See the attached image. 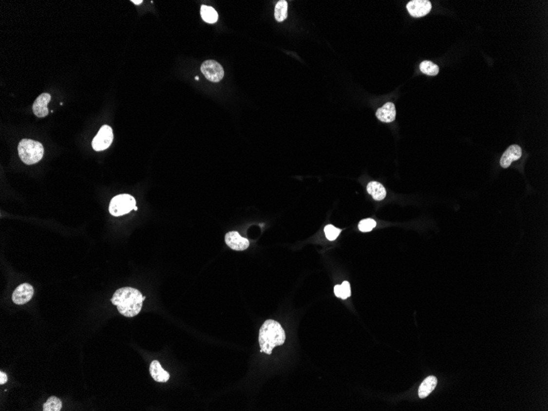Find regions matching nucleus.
I'll use <instances>...</instances> for the list:
<instances>
[{
	"mask_svg": "<svg viewBox=\"0 0 548 411\" xmlns=\"http://www.w3.org/2000/svg\"><path fill=\"white\" fill-rule=\"evenodd\" d=\"M145 299L146 297L136 289L122 287L115 292L111 301L117 306L121 315L125 317L132 318L140 312Z\"/></svg>",
	"mask_w": 548,
	"mask_h": 411,
	"instance_id": "nucleus-1",
	"label": "nucleus"
},
{
	"mask_svg": "<svg viewBox=\"0 0 548 411\" xmlns=\"http://www.w3.org/2000/svg\"><path fill=\"white\" fill-rule=\"evenodd\" d=\"M286 340V333L280 323L273 319L265 321L260 328L259 335L260 352L271 355L276 346H283Z\"/></svg>",
	"mask_w": 548,
	"mask_h": 411,
	"instance_id": "nucleus-2",
	"label": "nucleus"
},
{
	"mask_svg": "<svg viewBox=\"0 0 548 411\" xmlns=\"http://www.w3.org/2000/svg\"><path fill=\"white\" fill-rule=\"evenodd\" d=\"M18 149L21 161L27 165L37 164L44 156V147L42 144L30 139L21 140Z\"/></svg>",
	"mask_w": 548,
	"mask_h": 411,
	"instance_id": "nucleus-3",
	"label": "nucleus"
},
{
	"mask_svg": "<svg viewBox=\"0 0 548 411\" xmlns=\"http://www.w3.org/2000/svg\"><path fill=\"white\" fill-rule=\"evenodd\" d=\"M136 202L132 195L122 194L113 198L109 204V213L113 216L119 217L130 213L131 211L137 210Z\"/></svg>",
	"mask_w": 548,
	"mask_h": 411,
	"instance_id": "nucleus-4",
	"label": "nucleus"
},
{
	"mask_svg": "<svg viewBox=\"0 0 548 411\" xmlns=\"http://www.w3.org/2000/svg\"><path fill=\"white\" fill-rule=\"evenodd\" d=\"M113 141V129L109 126L104 125L99 129V132L92 141V147L95 151H103L109 148Z\"/></svg>",
	"mask_w": 548,
	"mask_h": 411,
	"instance_id": "nucleus-5",
	"label": "nucleus"
},
{
	"mask_svg": "<svg viewBox=\"0 0 548 411\" xmlns=\"http://www.w3.org/2000/svg\"><path fill=\"white\" fill-rule=\"evenodd\" d=\"M201 72L206 79L211 82H218L224 78V70L218 62L207 60L201 65Z\"/></svg>",
	"mask_w": 548,
	"mask_h": 411,
	"instance_id": "nucleus-6",
	"label": "nucleus"
},
{
	"mask_svg": "<svg viewBox=\"0 0 548 411\" xmlns=\"http://www.w3.org/2000/svg\"><path fill=\"white\" fill-rule=\"evenodd\" d=\"M406 8L414 18H422L430 13L432 3L429 0H412L406 5Z\"/></svg>",
	"mask_w": 548,
	"mask_h": 411,
	"instance_id": "nucleus-7",
	"label": "nucleus"
},
{
	"mask_svg": "<svg viewBox=\"0 0 548 411\" xmlns=\"http://www.w3.org/2000/svg\"><path fill=\"white\" fill-rule=\"evenodd\" d=\"M34 295L33 286L28 283L21 284L13 292V301L16 304H25L31 300Z\"/></svg>",
	"mask_w": 548,
	"mask_h": 411,
	"instance_id": "nucleus-8",
	"label": "nucleus"
},
{
	"mask_svg": "<svg viewBox=\"0 0 548 411\" xmlns=\"http://www.w3.org/2000/svg\"><path fill=\"white\" fill-rule=\"evenodd\" d=\"M225 242L229 247L237 251H242L249 247V242L237 232H230L225 236Z\"/></svg>",
	"mask_w": 548,
	"mask_h": 411,
	"instance_id": "nucleus-9",
	"label": "nucleus"
},
{
	"mask_svg": "<svg viewBox=\"0 0 548 411\" xmlns=\"http://www.w3.org/2000/svg\"><path fill=\"white\" fill-rule=\"evenodd\" d=\"M521 156H522V149L520 146L517 145L510 146L507 150L505 151L504 154H502L500 160L501 166L504 168H507L508 167L510 166V164L513 162L520 159Z\"/></svg>",
	"mask_w": 548,
	"mask_h": 411,
	"instance_id": "nucleus-10",
	"label": "nucleus"
},
{
	"mask_svg": "<svg viewBox=\"0 0 548 411\" xmlns=\"http://www.w3.org/2000/svg\"><path fill=\"white\" fill-rule=\"evenodd\" d=\"M50 100H51V95L50 94H47V93L40 94L35 100L32 110H33L34 114L37 117H44L49 114L48 104L50 103Z\"/></svg>",
	"mask_w": 548,
	"mask_h": 411,
	"instance_id": "nucleus-11",
	"label": "nucleus"
},
{
	"mask_svg": "<svg viewBox=\"0 0 548 411\" xmlns=\"http://www.w3.org/2000/svg\"><path fill=\"white\" fill-rule=\"evenodd\" d=\"M395 104L392 102H388L385 104L382 108H379L376 112L378 119L382 123H392L396 118Z\"/></svg>",
	"mask_w": 548,
	"mask_h": 411,
	"instance_id": "nucleus-12",
	"label": "nucleus"
},
{
	"mask_svg": "<svg viewBox=\"0 0 548 411\" xmlns=\"http://www.w3.org/2000/svg\"><path fill=\"white\" fill-rule=\"evenodd\" d=\"M150 372L153 380L158 383H166L170 377L169 373L162 368L158 360H153L150 366Z\"/></svg>",
	"mask_w": 548,
	"mask_h": 411,
	"instance_id": "nucleus-13",
	"label": "nucleus"
},
{
	"mask_svg": "<svg viewBox=\"0 0 548 411\" xmlns=\"http://www.w3.org/2000/svg\"><path fill=\"white\" fill-rule=\"evenodd\" d=\"M367 190L375 201H382L387 195V191L384 187L378 182H369L367 186Z\"/></svg>",
	"mask_w": 548,
	"mask_h": 411,
	"instance_id": "nucleus-14",
	"label": "nucleus"
},
{
	"mask_svg": "<svg viewBox=\"0 0 548 411\" xmlns=\"http://www.w3.org/2000/svg\"><path fill=\"white\" fill-rule=\"evenodd\" d=\"M437 384V379L434 376L427 377L422 383L418 389V396L420 398H425L434 390Z\"/></svg>",
	"mask_w": 548,
	"mask_h": 411,
	"instance_id": "nucleus-15",
	"label": "nucleus"
},
{
	"mask_svg": "<svg viewBox=\"0 0 548 411\" xmlns=\"http://www.w3.org/2000/svg\"><path fill=\"white\" fill-rule=\"evenodd\" d=\"M200 14L203 20L207 23L213 24L218 21V14L217 11L210 6H201Z\"/></svg>",
	"mask_w": 548,
	"mask_h": 411,
	"instance_id": "nucleus-16",
	"label": "nucleus"
},
{
	"mask_svg": "<svg viewBox=\"0 0 548 411\" xmlns=\"http://www.w3.org/2000/svg\"><path fill=\"white\" fill-rule=\"evenodd\" d=\"M287 9H288V4H287L286 1H285V0L278 1L277 5H276L275 13H274L276 20L278 22H282V21L286 20V18H287Z\"/></svg>",
	"mask_w": 548,
	"mask_h": 411,
	"instance_id": "nucleus-17",
	"label": "nucleus"
},
{
	"mask_svg": "<svg viewBox=\"0 0 548 411\" xmlns=\"http://www.w3.org/2000/svg\"><path fill=\"white\" fill-rule=\"evenodd\" d=\"M334 293L337 297L341 298L343 299H346V298L351 297V286L348 281H343L341 285H336L334 287Z\"/></svg>",
	"mask_w": 548,
	"mask_h": 411,
	"instance_id": "nucleus-18",
	"label": "nucleus"
},
{
	"mask_svg": "<svg viewBox=\"0 0 548 411\" xmlns=\"http://www.w3.org/2000/svg\"><path fill=\"white\" fill-rule=\"evenodd\" d=\"M419 69L428 75H436L439 73V68L431 61H424L420 63Z\"/></svg>",
	"mask_w": 548,
	"mask_h": 411,
	"instance_id": "nucleus-19",
	"label": "nucleus"
},
{
	"mask_svg": "<svg viewBox=\"0 0 548 411\" xmlns=\"http://www.w3.org/2000/svg\"><path fill=\"white\" fill-rule=\"evenodd\" d=\"M62 401L56 396H50L44 404V411H59L62 409Z\"/></svg>",
	"mask_w": 548,
	"mask_h": 411,
	"instance_id": "nucleus-20",
	"label": "nucleus"
},
{
	"mask_svg": "<svg viewBox=\"0 0 548 411\" xmlns=\"http://www.w3.org/2000/svg\"><path fill=\"white\" fill-rule=\"evenodd\" d=\"M324 232L327 239L329 240V241H335L341 232V230L338 229L333 225L329 224V225L325 226Z\"/></svg>",
	"mask_w": 548,
	"mask_h": 411,
	"instance_id": "nucleus-21",
	"label": "nucleus"
},
{
	"mask_svg": "<svg viewBox=\"0 0 548 411\" xmlns=\"http://www.w3.org/2000/svg\"><path fill=\"white\" fill-rule=\"evenodd\" d=\"M358 226L359 229L362 232H370L376 226V222L372 219H363L362 221L359 222Z\"/></svg>",
	"mask_w": 548,
	"mask_h": 411,
	"instance_id": "nucleus-22",
	"label": "nucleus"
},
{
	"mask_svg": "<svg viewBox=\"0 0 548 411\" xmlns=\"http://www.w3.org/2000/svg\"><path fill=\"white\" fill-rule=\"evenodd\" d=\"M7 381H8V377H7L6 374L3 372H0V384L3 385V384L6 383Z\"/></svg>",
	"mask_w": 548,
	"mask_h": 411,
	"instance_id": "nucleus-23",
	"label": "nucleus"
},
{
	"mask_svg": "<svg viewBox=\"0 0 548 411\" xmlns=\"http://www.w3.org/2000/svg\"><path fill=\"white\" fill-rule=\"evenodd\" d=\"M132 2L133 3H135V5H139V4H140V3H142L143 1H142V0H139V1H136V0H132Z\"/></svg>",
	"mask_w": 548,
	"mask_h": 411,
	"instance_id": "nucleus-24",
	"label": "nucleus"
},
{
	"mask_svg": "<svg viewBox=\"0 0 548 411\" xmlns=\"http://www.w3.org/2000/svg\"><path fill=\"white\" fill-rule=\"evenodd\" d=\"M195 79H196V80H199L200 78H199V76H195Z\"/></svg>",
	"mask_w": 548,
	"mask_h": 411,
	"instance_id": "nucleus-25",
	"label": "nucleus"
}]
</instances>
